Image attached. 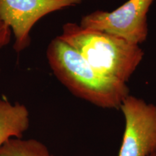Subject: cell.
<instances>
[{"label":"cell","mask_w":156,"mask_h":156,"mask_svg":"<svg viewBox=\"0 0 156 156\" xmlns=\"http://www.w3.org/2000/svg\"><path fill=\"white\" fill-rule=\"evenodd\" d=\"M46 54L54 75L75 96L101 108L119 109L129 95L125 83L99 73L58 36L48 45Z\"/></svg>","instance_id":"cell-1"},{"label":"cell","mask_w":156,"mask_h":156,"mask_svg":"<svg viewBox=\"0 0 156 156\" xmlns=\"http://www.w3.org/2000/svg\"><path fill=\"white\" fill-rule=\"evenodd\" d=\"M58 38L75 48L99 73L125 83L144 55L139 45L76 23L64 25Z\"/></svg>","instance_id":"cell-2"},{"label":"cell","mask_w":156,"mask_h":156,"mask_svg":"<svg viewBox=\"0 0 156 156\" xmlns=\"http://www.w3.org/2000/svg\"><path fill=\"white\" fill-rule=\"evenodd\" d=\"M153 1L128 0L112 12L95 11L84 16L80 25L139 45L147 38V14Z\"/></svg>","instance_id":"cell-3"},{"label":"cell","mask_w":156,"mask_h":156,"mask_svg":"<svg viewBox=\"0 0 156 156\" xmlns=\"http://www.w3.org/2000/svg\"><path fill=\"white\" fill-rule=\"evenodd\" d=\"M125 128L117 156H151L156 153V105L129 95L120 108Z\"/></svg>","instance_id":"cell-4"},{"label":"cell","mask_w":156,"mask_h":156,"mask_svg":"<svg viewBox=\"0 0 156 156\" xmlns=\"http://www.w3.org/2000/svg\"><path fill=\"white\" fill-rule=\"evenodd\" d=\"M85 0H0V19L12 30L14 48L20 51L30 44L33 26L53 12L81 3Z\"/></svg>","instance_id":"cell-5"},{"label":"cell","mask_w":156,"mask_h":156,"mask_svg":"<svg viewBox=\"0 0 156 156\" xmlns=\"http://www.w3.org/2000/svg\"><path fill=\"white\" fill-rule=\"evenodd\" d=\"M29 126L30 115L26 106L0 98V147L12 139L23 138Z\"/></svg>","instance_id":"cell-6"},{"label":"cell","mask_w":156,"mask_h":156,"mask_svg":"<svg viewBox=\"0 0 156 156\" xmlns=\"http://www.w3.org/2000/svg\"><path fill=\"white\" fill-rule=\"evenodd\" d=\"M0 156H55L35 139H12L0 147Z\"/></svg>","instance_id":"cell-7"},{"label":"cell","mask_w":156,"mask_h":156,"mask_svg":"<svg viewBox=\"0 0 156 156\" xmlns=\"http://www.w3.org/2000/svg\"><path fill=\"white\" fill-rule=\"evenodd\" d=\"M11 29L0 19V48L7 46L10 41Z\"/></svg>","instance_id":"cell-8"},{"label":"cell","mask_w":156,"mask_h":156,"mask_svg":"<svg viewBox=\"0 0 156 156\" xmlns=\"http://www.w3.org/2000/svg\"><path fill=\"white\" fill-rule=\"evenodd\" d=\"M151 156H156V153L154 154V155H151Z\"/></svg>","instance_id":"cell-9"}]
</instances>
